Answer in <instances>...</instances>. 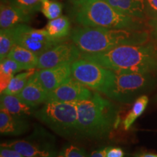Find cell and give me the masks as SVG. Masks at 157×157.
Instances as JSON below:
<instances>
[{
    "mask_svg": "<svg viewBox=\"0 0 157 157\" xmlns=\"http://www.w3.org/2000/svg\"><path fill=\"white\" fill-rule=\"evenodd\" d=\"M81 58L95 62L115 73L154 74L157 71V42L121 45L103 52L82 54Z\"/></svg>",
    "mask_w": 157,
    "mask_h": 157,
    "instance_id": "1",
    "label": "cell"
},
{
    "mask_svg": "<svg viewBox=\"0 0 157 157\" xmlns=\"http://www.w3.org/2000/svg\"><path fill=\"white\" fill-rule=\"evenodd\" d=\"M71 40L82 54H95L127 44H135L150 40L147 29H107L80 26L71 29Z\"/></svg>",
    "mask_w": 157,
    "mask_h": 157,
    "instance_id": "2",
    "label": "cell"
},
{
    "mask_svg": "<svg viewBox=\"0 0 157 157\" xmlns=\"http://www.w3.org/2000/svg\"><path fill=\"white\" fill-rule=\"evenodd\" d=\"M71 14L82 26L135 30L148 27L147 21L124 15L104 0H72Z\"/></svg>",
    "mask_w": 157,
    "mask_h": 157,
    "instance_id": "3",
    "label": "cell"
},
{
    "mask_svg": "<svg viewBox=\"0 0 157 157\" xmlns=\"http://www.w3.org/2000/svg\"><path fill=\"white\" fill-rule=\"evenodd\" d=\"M76 104L79 135L102 138L109 135L117 120V110L112 102L93 92L89 99Z\"/></svg>",
    "mask_w": 157,
    "mask_h": 157,
    "instance_id": "4",
    "label": "cell"
},
{
    "mask_svg": "<svg viewBox=\"0 0 157 157\" xmlns=\"http://www.w3.org/2000/svg\"><path fill=\"white\" fill-rule=\"evenodd\" d=\"M34 117L57 134L64 137L78 135L76 103L50 101L34 111Z\"/></svg>",
    "mask_w": 157,
    "mask_h": 157,
    "instance_id": "5",
    "label": "cell"
},
{
    "mask_svg": "<svg viewBox=\"0 0 157 157\" xmlns=\"http://www.w3.org/2000/svg\"><path fill=\"white\" fill-rule=\"evenodd\" d=\"M154 84L153 74L115 73L112 82L103 94L113 101L130 103L151 89Z\"/></svg>",
    "mask_w": 157,
    "mask_h": 157,
    "instance_id": "6",
    "label": "cell"
},
{
    "mask_svg": "<svg viewBox=\"0 0 157 157\" xmlns=\"http://www.w3.org/2000/svg\"><path fill=\"white\" fill-rule=\"evenodd\" d=\"M71 76L86 87L104 93L113 81L115 73L95 62L80 58L71 64Z\"/></svg>",
    "mask_w": 157,
    "mask_h": 157,
    "instance_id": "7",
    "label": "cell"
},
{
    "mask_svg": "<svg viewBox=\"0 0 157 157\" xmlns=\"http://www.w3.org/2000/svg\"><path fill=\"white\" fill-rule=\"evenodd\" d=\"M13 29L15 44L31 51L38 56L65 41L51 37L45 29H34L26 24H20Z\"/></svg>",
    "mask_w": 157,
    "mask_h": 157,
    "instance_id": "8",
    "label": "cell"
},
{
    "mask_svg": "<svg viewBox=\"0 0 157 157\" xmlns=\"http://www.w3.org/2000/svg\"><path fill=\"white\" fill-rule=\"evenodd\" d=\"M82 52L72 42H61L39 56L38 69L71 64L81 58Z\"/></svg>",
    "mask_w": 157,
    "mask_h": 157,
    "instance_id": "9",
    "label": "cell"
},
{
    "mask_svg": "<svg viewBox=\"0 0 157 157\" xmlns=\"http://www.w3.org/2000/svg\"><path fill=\"white\" fill-rule=\"evenodd\" d=\"M93 95V92L89 87L71 77L56 89L49 92L48 102L76 103L89 99Z\"/></svg>",
    "mask_w": 157,
    "mask_h": 157,
    "instance_id": "10",
    "label": "cell"
},
{
    "mask_svg": "<svg viewBox=\"0 0 157 157\" xmlns=\"http://www.w3.org/2000/svg\"><path fill=\"white\" fill-rule=\"evenodd\" d=\"M33 76L49 93L72 77L71 64L36 70Z\"/></svg>",
    "mask_w": 157,
    "mask_h": 157,
    "instance_id": "11",
    "label": "cell"
},
{
    "mask_svg": "<svg viewBox=\"0 0 157 157\" xmlns=\"http://www.w3.org/2000/svg\"><path fill=\"white\" fill-rule=\"evenodd\" d=\"M32 15L23 10L2 0L0 5V29H13L20 24H25L30 21Z\"/></svg>",
    "mask_w": 157,
    "mask_h": 157,
    "instance_id": "12",
    "label": "cell"
},
{
    "mask_svg": "<svg viewBox=\"0 0 157 157\" xmlns=\"http://www.w3.org/2000/svg\"><path fill=\"white\" fill-rule=\"evenodd\" d=\"M17 96L24 103L35 108L48 102V92L32 76Z\"/></svg>",
    "mask_w": 157,
    "mask_h": 157,
    "instance_id": "13",
    "label": "cell"
},
{
    "mask_svg": "<svg viewBox=\"0 0 157 157\" xmlns=\"http://www.w3.org/2000/svg\"><path fill=\"white\" fill-rule=\"evenodd\" d=\"M1 146L7 147L17 151L25 157H54L55 153L48 148L26 140H13L1 144Z\"/></svg>",
    "mask_w": 157,
    "mask_h": 157,
    "instance_id": "14",
    "label": "cell"
},
{
    "mask_svg": "<svg viewBox=\"0 0 157 157\" xmlns=\"http://www.w3.org/2000/svg\"><path fill=\"white\" fill-rule=\"evenodd\" d=\"M29 123L24 118L16 117L5 109L0 111V132L6 135H20L29 129Z\"/></svg>",
    "mask_w": 157,
    "mask_h": 157,
    "instance_id": "15",
    "label": "cell"
},
{
    "mask_svg": "<svg viewBox=\"0 0 157 157\" xmlns=\"http://www.w3.org/2000/svg\"><path fill=\"white\" fill-rule=\"evenodd\" d=\"M119 13L128 16L145 20L147 19L144 0H104Z\"/></svg>",
    "mask_w": 157,
    "mask_h": 157,
    "instance_id": "16",
    "label": "cell"
},
{
    "mask_svg": "<svg viewBox=\"0 0 157 157\" xmlns=\"http://www.w3.org/2000/svg\"><path fill=\"white\" fill-rule=\"evenodd\" d=\"M0 104L1 109H5L11 114L24 119L34 112L32 107L23 103L17 95L1 93Z\"/></svg>",
    "mask_w": 157,
    "mask_h": 157,
    "instance_id": "17",
    "label": "cell"
},
{
    "mask_svg": "<svg viewBox=\"0 0 157 157\" xmlns=\"http://www.w3.org/2000/svg\"><path fill=\"white\" fill-rule=\"evenodd\" d=\"M8 58L19 63L25 71L35 69L38 65L39 56L37 55L17 44L12 49Z\"/></svg>",
    "mask_w": 157,
    "mask_h": 157,
    "instance_id": "18",
    "label": "cell"
},
{
    "mask_svg": "<svg viewBox=\"0 0 157 157\" xmlns=\"http://www.w3.org/2000/svg\"><path fill=\"white\" fill-rule=\"evenodd\" d=\"M49 35L59 40H66L71 32V21L67 16L61 15L56 19L50 20L45 26Z\"/></svg>",
    "mask_w": 157,
    "mask_h": 157,
    "instance_id": "19",
    "label": "cell"
},
{
    "mask_svg": "<svg viewBox=\"0 0 157 157\" xmlns=\"http://www.w3.org/2000/svg\"><path fill=\"white\" fill-rule=\"evenodd\" d=\"M23 71L22 66L7 57L1 60L0 64V90L1 93L7 87L10 82L15 74Z\"/></svg>",
    "mask_w": 157,
    "mask_h": 157,
    "instance_id": "20",
    "label": "cell"
},
{
    "mask_svg": "<svg viewBox=\"0 0 157 157\" xmlns=\"http://www.w3.org/2000/svg\"><path fill=\"white\" fill-rule=\"evenodd\" d=\"M148 103V98L146 95H140L135 100L132 109L129 111L123 121L124 129L128 130L134 121L144 112Z\"/></svg>",
    "mask_w": 157,
    "mask_h": 157,
    "instance_id": "21",
    "label": "cell"
},
{
    "mask_svg": "<svg viewBox=\"0 0 157 157\" xmlns=\"http://www.w3.org/2000/svg\"><path fill=\"white\" fill-rule=\"evenodd\" d=\"M35 71H36V69H31L15 75L11 79V81L10 82L7 87L2 93L17 95L26 85L30 78L34 74Z\"/></svg>",
    "mask_w": 157,
    "mask_h": 157,
    "instance_id": "22",
    "label": "cell"
},
{
    "mask_svg": "<svg viewBox=\"0 0 157 157\" xmlns=\"http://www.w3.org/2000/svg\"><path fill=\"white\" fill-rule=\"evenodd\" d=\"M15 45L13 29L0 30V60L7 58Z\"/></svg>",
    "mask_w": 157,
    "mask_h": 157,
    "instance_id": "23",
    "label": "cell"
},
{
    "mask_svg": "<svg viewBox=\"0 0 157 157\" xmlns=\"http://www.w3.org/2000/svg\"><path fill=\"white\" fill-rule=\"evenodd\" d=\"M40 11L49 21L56 19L62 15L63 5L56 0H44Z\"/></svg>",
    "mask_w": 157,
    "mask_h": 157,
    "instance_id": "24",
    "label": "cell"
},
{
    "mask_svg": "<svg viewBox=\"0 0 157 157\" xmlns=\"http://www.w3.org/2000/svg\"><path fill=\"white\" fill-rule=\"evenodd\" d=\"M11 5L23 10L29 14L34 15L40 10L41 5L44 0H5Z\"/></svg>",
    "mask_w": 157,
    "mask_h": 157,
    "instance_id": "25",
    "label": "cell"
},
{
    "mask_svg": "<svg viewBox=\"0 0 157 157\" xmlns=\"http://www.w3.org/2000/svg\"><path fill=\"white\" fill-rule=\"evenodd\" d=\"M57 157H87L85 151L75 146L66 147Z\"/></svg>",
    "mask_w": 157,
    "mask_h": 157,
    "instance_id": "26",
    "label": "cell"
},
{
    "mask_svg": "<svg viewBox=\"0 0 157 157\" xmlns=\"http://www.w3.org/2000/svg\"><path fill=\"white\" fill-rule=\"evenodd\" d=\"M147 19L157 18V0H144Z\"/></svg>",
    "mask_w": 157,
    "mask_h": 157,
    "instance_id": "27",
    "label": "cell"
},
{
    "mask_svg": "<svg viewBox=\"0 0 157 157\" xmlns=\"http://www.w3.org/2000/svg\"><path fill=\"white\" fill-rule=\"evenodd\" d=\"M0 157H25L20 154L17 151L13 149L7 148V147L1 146L0 149Z\"/></svg>",
    "mask_w": 157,
    "mask_h": 157,
    "instance_id": "28",
    "label": "cell"
},
{
    "mask_svg": "<svg viewBox=\"0 0 157 157\" xmlns=\"http://www.w3.org/2000/svg\"><path fill=\"white\" fill-rule=\"evenodd\" d=\"M148 28L151 38L157 42V18L148 20Z\"/></svg>",
    "mask_w": 157,
    "mask_h": 157,
    "instance_id": "29",
    "label": "cell"
},
{
    "mask_svg": "<svg viewBox=\"0 0 157 157\" xmlns=\"http://www.w3.org/2000/svg\"><path fill=\"white\" fill-rule=\"evenodd\" d=\"M123 150L118 147H108L105 157H124Z\"/></svg>",
    "mask_w": 157,
    "mask_h": 157,
    "instance_id": "30",
    "label": "cell"
},
{
    "mask_svg": "<svg viewBox=\"0 0 157 157\" xmlns=\"http://www.w3.org/2000/svg\"><path fill=\"white\" fill-rule=\"evenodd\" d=\"M107 149L108 147H105V148H101L94 151L88 157H105Z\"/></svg>",
    "mask_w": 157,
    "mask_h": 157,
    "instance_id": "31",
    "label": "cell"
},
{
    "mask_svg": "<svg viewBox=\"0 0 157 157\" xmlns=\"http://www.w3.org/2000/svg\"><path fill=\"white\" fill-rule=\"evenodd\" d=\"M134 157H157V154L150 152H140L135 154Z\"/></svg>",
    "mask_w": 157,
    "mask_h": 157,
    "instance_id": "32",
    "label": "cell"
}]
</instances>
